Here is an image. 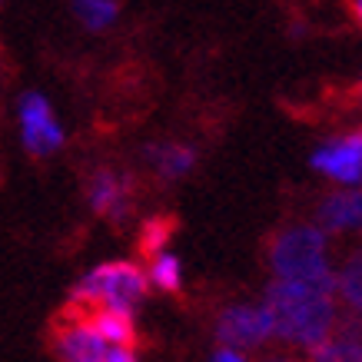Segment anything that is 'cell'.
Wrapping results in <instances>:
<instances>
[{"instance_id": "1", "label": "cell", "mask_w": 362, "mask_h": 362, "mask_svg": "<svg viewBox=\"0 0 362 362\" xmlns=\"http://www.w3.org/2000/svg\"><path fill=\"white\" fill-rule=\"evenodd\" d=\"M336 273L322 279H273L263 306L273 319V336L289 346L316 349L339 329Z\"/></svg>"}, {"instance_id": "2", "label": "cell", "mask_w": 362, "mask_h": 362, "mask_svg": "<svg viewBox=\"0 0 362 362\" xmlns=\"http://www.w3.org/2000/svg\"><path fill=\"white\" fill-rule=\"evenodd\" d=\"M276 279H322L329 269V243L316 223H289L266 246Z\"/></svg>"}, {"instance_id": "3", "label": "cell", "mask_w": 362, "mask_h": 362, "mask_svg": "<svg viewBox=\"0 0 362 362\" xmlns=\"http://www.w3.org/2000/svg\"><path fill=\"white\" fill-rule=\"evenodd\" d=\"M74 299H87L97 306H113L130 313L146 296V276L133 263H103L74 286Z\"/></svg>"}, {"instance_id": "4", "label": "cell", "mask_w": 362, "mask_h": 362, "mask_svg": "<svg viewBox=\"0 0 362 362\" xmlns=\"http://www.w3.org/2000/svg\"><path fill=\"white\" fill-rule=\"evenodd\" d=\"M17 123H21L23 150L30 156H37V160L54 156L66 140V133H64V127H60V120H57L50 100H47L44 93H37V90H27V93L17 100Z\"/></svg>"}, {"instance_id": "5", "label": "cell", "mask_w": 362, "mask_h": 362, "mask_svg": "<svg viewBox=\"0 0 362 362\" xmlns=\"http://www.w3.org/2000/svg\"><path fill=\"white\" fill-rule=\"evenodd\" d=\"M50 346H54L57 362H103L107 359V342L90 329L87 322L64 306L54 319L50 329Z\"/></svg>"}, {"instance_id": "6", "label": "cell", "mask_w": 362, "mask_h": 362, "mask_svg": "<svg viewBox=\"0 0 362 362\" xmlns=\"http://www.w3.org/2000/svg\"><path fill=\"white\" fill-rule=\"evenodd\" d=\"M313 170L329 176L339 187H359L362 183V130L342 133L336 140L322 143L313 153Z\"/></svg>"}, {"instance_id": "7", "label": "cell", "mask_w": 362, "mask_h": 362, "mask_svg": "<svg viewBox=\"0 0 362 362\" xmlns=\"http://www.w3.org/2000/svg\"><path fill=\"white\" fill-rule=\"evenodd\" d=\"M216 336L230 349H252L273 339V319L266 306H230L216 319Z\"/></svg>"}, {"instance_id": "8", "label": "cell", "mask_w": 362, "mask_h": 362, "mask_svg": "<svg viewBox=\"0 0 362 362\" xmlns=\"http://www.w3.org/2000/svg\"><path fill=\"white\" fill-rule=\"evenodd\" d=\"M316 226L322 233H362V189H339L319 203Z\"/></svg>"}, {"instance_id": "9", "label": "cell", "mask_w": 362, "mask_h": 362, "mask_svg": "<svg viewBox=\"0 0 362 362\" xmlns=\"http://www.w3.org/2000/svg\"><path fill=\"white\" fill-rule=\"evenodd\" d=\"M87 199L100 216H107V220H113V223H123L127 209H130V189H127V183H123L117 173H110V170L93 173V180H90V187H87Z\"/></svg>"}, {"instance_id": "10", "label": "cell", "mask_w": 362, "mask_h": 362, "mask_svg": "<svg viewBox=\"0 0 362 362\" xmlns=\"http://www.w3.org/2000/svg\"><path fill=\"white\" fill-rule=\"evenodd\" d=\"M150 160H153L156 173L163 180H180V176H187L197 166V153L189 146H183V143H160V146L150 150Z\"/></svg>"}, {"instance_id": "11", "label": "cell", "mask_w": 362, "mask_h": 362, "mask_svg": "<svg viewBox=\"0 0 362 362\" xmlns=\"http://www.w3.org/2000/svg\"><path fill=\"white\" fill-rule=\"evenodd\" d=\"M70 7H74V17L80 21V27L90 33L110 30L120 21V0H74Z\"/></svg>"}, {"instance_id": "12", "label": "cell", "mask_w": 362, "mask_h": 362, "mask_svg": "<svg viewBox=\"0 0 362 362\" xmlns=\"http://www.w3.org/2000/svg\"><path fill=\"white\" fill-rule=\"evenodd\" d=\"M336 296H339L352 313L362 316V246L352 252L349 259H346V266L336 273Z\"/></svg>"}, {"instance_id": "13", "label": "cell", "mask_w": 362, "mask_h": 362, "mask_svg": "<svg viewBox=\"0 0 362 362\" xmlns=\"http://www.w3.org/2000/svg\"><path fill=\"white\" fill-rule=\"evenodd\" d=\"M309 362H362V339L349 336V332H332L326 342H319L313 349Z\"/></svg>"}, {"instance_id": "14", "label": "cell", "mask_w": 362, "mask_h": 362, "mask_svg": "<svg viewBox=\"0 0 362 362\" xmlns=\"http://www.w3.org/2000/svg\"><path fill=\"white\" fill-rule=\"evenodd\" d=\"M173 226H176V223L166 220V216L146 223V226H143V236H140V252H143V256H150V259H153V256H160V250L170 243Z\"/></svg>"}, {"instance_id": "15", "label": "cell", "mask_w": 362, "mask_h": 362, "mask_svg": "<svg viewBox=\"0 0 362 362\" xmlns=\"http://www.w3.org/2000/svg\"><path fill=\"white\" fill-rule=\"evenodd\" d=\"M150 279H153L163 293H176L180 289V259L170 256V252H160L153 256V269H150Z\"/></svg>"}, {"instance_id": "16", "label": "cell", "mask_w": 362, "mask_h": 362, "mask_svg": "<svg viewBox=\"0 0 362 362\" xmlns=\"http://www.w3.org/2000/svg\"><path fill=\"white\" fill-rule=\"evenodd\" d=\"M103 362H136L133 359L130 349H123V346H117V349H107V359Z\"/></svg>"}, {"instance_id": "17", "label": "cell", "mask_w": 362, "mask_h": 362, "mask_svg": "<svg viewBox=\"0 0 362 362\" xmlns=\"http://www.w3.org/2000/svg\"><path fill=\"white\" fill-rule=\"evenodd\" d=\"M213 362H243V356H240V349H230V346H226V349H220L213 356Z\"/></svg>"}, {"instance_id": "18", "label": "cell", "mask_w": 362, "mask_h": 362, "mask_svg": "<svg viewBox=\"0 0 362 362\" xmlns=\"http://www.w3.org/2000/svg\"><path fill=\"white\" fill-rule=\"evenodd\" d=\"M259 362H303L299 356H289V352H273V356H266V359Z\"/></svg>"}, {"instance_id": "19", "label": "cell", "mask_w": 362, "mask_h": 362, "mask_svg": "<svg viewBox=\"0 0 362 362\" xmlns=\"http://www.w3.org/2000/svg\"><path fill=\"white\" fill-rule=\"evenodd\" d=\"M349 7H352V17H356V23L362 27V0H349Z\"/></svg>"}, {"instance_id": "20", "label": "cell", "mask_w": 362, "mask_h": 362, "mask_svg": "<svg viewBox=\"0 0 362 362\" xmlns=\"http://www.w3.org/2000/svg\"><path fill=\"white\" fill-rule=\"evenodd\" d=\"M359 103H362V87H359Z\"/></svg>"}]
</instances>
